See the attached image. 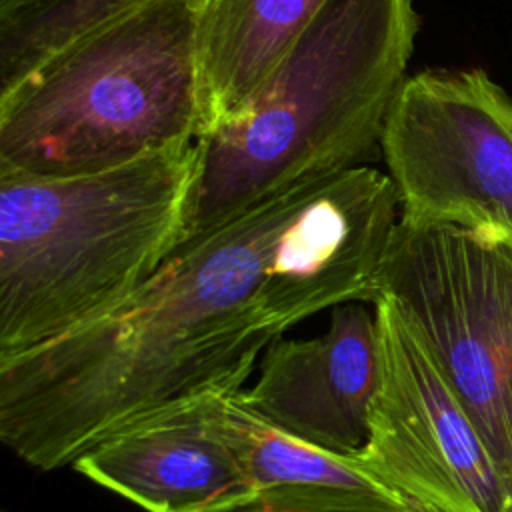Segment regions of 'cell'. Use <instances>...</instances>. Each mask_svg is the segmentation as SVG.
I'll list each match as a JSON object with an SVG mask.
<instances>
[{"label":"cell","mask_w":512,"mask_h":512,"mask_svg":"<svg viewBox=\"0 0 512 512\" xmlns=\"http://www.w3.org/2000/svg\"><path fill=\"white\" fill-rule=\"evenodd\" d=\"M290 294L288 250L256 220L178 246L118 306L0 358L2 444L58 470L170 404L244 388L290 328Z\"/></svg>","instance_id":"cell-1"},{"label":"cell","mask_w":512,"mask_h":512,"mask_svg":"<svg viewBox=\"0 0 512 512\" xmlns=\"http://www.w3.org/2000/svg\"><path fill=\"white\" fill-rule=\"evenodd\" d=\"M418 28L414 0H326L238 118L196 140L178 246L296 186L364 166L380 150Z\"/></svg>","instance_id":"cell-2"},{"label":"cell","mask_w":512,"mask_h":512,"mask_svg":"<svg viewBox=\"0 0 512 512\" xmlns=\"http://www.w3.org/2000/svg\"><path fill=\"white\" fill-rule=\"evenodd\" d=\"M194 174L196 142L84 176L0 174V358L136 292L180 242Z\"/></svg>","instance_id":"cell-3"},{"label":"cell","mask_w":512,"mask_h":512,"mask_svg":"<svg viewBox=\"0 0 512 512\" xmlns=\"http://www.w3.org/2000/svg\"><path fill=\"white\" fill-rule=\"evenodd\" d=\"M202 0H146L0 90V174L114 170L202 134Z\"/></svg>","instance_id":"cell-4"},{"label":"cell","mask_w":512,"mask_h":512,"mask_svg":"<svg viewBox=\"0 0 512 512\" xmlns=\"http://www.w3.org/2000/svg\"><path fill=\"white\" fill-rule=\"evenodd\" d=\"M378 296L418 332L512 488V252L458 226L398 220Z\"/></svg>","instance_id":"cell-5"},{"label":"cell","mask_w":512,"mask_h":512,"mask_svg":"<svg viewBox=\"0 0 512 512\" xmlns=\"http://www.w3.org/2000/svg\"><path fill=\"white\" fill-rule=\"evenodd\" d=\"M380 152L400 220L458 226L512 252V96L484 70L408 76Z\"/></svg>","instance_id":"cell-6"},{"label":"cell","mask_w":512,"mask_h":512,"mask_svg":"<svg viewBox=\"0 0 512 512\" xmlns=\"http://www.w3.org/2000/svg\"><path fill=\"white\" fill-rule=\"evenodd\" d=\"M372 306L380 376L358 466L434 512H512V488L418 332L388 298Z\"/></svg>","instance_id":"cell-7"},{"label":"cell","mask_w":512,"mask_h":512,"mask_svg":"<svg viewBox=\"0 0 512 512\" xmlns=\"http://www.w3.org/2000/svg\"><path fill=\"white\" fill-rule=\"evenodd\" d=\"M378 328L370 302L330 310L312 338L274 340L242 402L284 432L326 452L354 456L368 440L378 390Z\"/></svg>","instance_id":"cell-8"},{"label":"cell","mask_w":512,"mask_h":512,"mask_svg":"<svg viewBox=\"0 0 512 512\" xmlns=\"http://www.w3.org/2000/svg\"><path fill=\"white\" fill-rule=\"evenodd\" d=\"M204 396L170 404L106 438L72 468L144 512H218L248 498L254 488L208 428Z\"/></svg>","instance_id":"cell-9"},{"label":"cell","mask_w":512,"mask_h":512,"mask_svg":"<svg viewBox=\"0 0 512 512\" xmlns=\"http://www.w3.org/2000/svg\"><path fill=\"white\" fill-rule=\"evenodd\" d=\"M326 0H204L200 10L202 134L238 118Z\"/></svg>","instance_id":"cell-10"},{"label":"cell","mask_w":512,"mask_h":512,"mask_svg":"<svg viewBox=\"0 0 512 512\" xmlns=\"http://www.w3.org/2000/svg\"><path fill=\"white\" fill-rule=\"evenodd\" d=\"M240 390H208L204 414L214 436L236 456L254 492L302 484L390 492L364 472L354 456L316 448L250 410L242 402Z\"/></svg>","instance_id":"cell-11"},{"label":"cell","mask_w":512,"mask_h":512,"mask_svg":"<svg viewBox=\"0 0 512 512\" xmlns=\"http://www.w3.org/2000/svg\"><path fill=\"white\" fill-rule=\"evenodd\" d=\"M142 2L146 0H42L0 26V90L70 40Z\"/></svg>","instance_id":"cell-12"},{"label":"cell","mask_w":512,"mask_h":512,"mask_svg":"<svg viewBox=\"0 0 512 512\" xmlns=\"http://www.w3.org/2000/svg\"><path fill=\"white\" fill-rule=\"evenodd\" d=\"M218 512H434L422 504L384 490L340 486H276Z\"/></svg>","instance_id":"cell-13"},{"label":"cell","mask_w":512,"mask_h":512,"mask_svg":"<svg viewBox=\"0 0 512 512\" xmlns=\"http://www.w3.org/2000/svg\"><path fill=\"white\" fill-rule=\"evenodd\" d=\"M42 0H0V26H6L38 6Z\"/></svg>","instance_id":"cell-14"}]
</instances>
